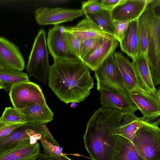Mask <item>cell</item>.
I'll return each mask as SVG.
<instances>
[{
    "label": "cell",
    "instance_id": "obj_1",
    "mask_svg": "<svg viewBox=\"0 0 160 160\" xmlns=\"http://www.w3.org/2000/svg\"><path fill=\"white\" fill-rule=\"evenodd\" d=\"M48 78L49 87L67 104L84 101L94 84L89 68L80 59H54Z\"/></svg>",
    "mask_w": 160,
    "mask_h": 160
},
{
    "label": "cell",
    "instance_id": "obj_2",
    "mask_svg": "<svg viewBox=\"0 0 160 160\" xmlns=\"http://www.w3.org/2000/svg\"><path fill=\"white\" fill-rule=\"evenodd\" d=\"M124 116L119 111L102 107L90 118L83 139L92 160H113L118 137L115 130Z\"/></svg>",
    "mask_w": 160,
    "mask_h": 160
},
{
    "label": "cell",
    "instance_id": "obj_3",
    "mask_svg": "<svg viewBox=\"0 0 160 160\" xmlns=\"http://www.w3.org/2000/svg\"><path fill=\"white\" fill-rule=\"evenodd\" d=\"M142 15L147 24L148 46L147 59L153 82H160V0H151Z\"/></svg>",
    "mask_w": 160,
    "mask_h": 160
},
{
    "label": "cell",
    "instance_id": "obj_4",
    "mask_svg": "<svg viewBox=\"0 0 160 160\" xmlns=\"http://www.w3.org/2000/svg\"><path fill=\"white\" fill-rule=\"evenodd\" d=\"M50 65L48 60L46 34L41 29L35 38L26 67L30 77H33L40 82L45 84Z\"/></svg>",
    "mask_w": 160,
    "mask_h": 160
},
{
    "label": "cell",
    "instance_id": "obj_5",
    "mask_svg": "<svg viewBox=\"0 0 160 160\" xmlns=\"http://www.w3.org/2000/svg\"><path fill=\"white\" fill-rule=\"evenodd\" d=\"M132 143L145 160H160V129L147 122L135 132Z\"/></svg>",
    "mask_w": 160,
    "mask_h": 160
},
{
    "label": "cell",
    "instance_id": "obj_6",
    "mask_svg": "<svg viewBox=\"0 0 160 160\" xmlns=\"http://www.w3.org/2000/svg\"><path fill=\"white\" fill-rule=\"evenodd\" d=\"M42 125L25 123L0 139V156L21 146L36 143L45 135Z\"/></svg>",
    "mask_w": 160,
    "mask_h": 160
},
{
    "label": "cell",
    "instance_id": "obj_7",
    "mask_svg": "<svg viewBox=\"0 0 160 160\" xmlns=\"http://www.w3.org/2000/svg\"><path fill=\"white\" fill-rule=\"evenodd\" d=\"M113 53H111L94 71L97 90L99 91L103 90L127 94Z\"/></svg>",
    "mask_w": 160,
    "mask_h": 160
},
{
    "label": "cell",
    "instance_id": "obj_8",
    "mask_svg": "<svg viewBox=\"0 0 160 160\" xmlns=\"http://www.w3.org/2000/svg\"><path fill=\"white\" fill-rule=\"evenodd\" d=\"M128 95L147 122L158 126L160 122L159 88L154 93L140 88L128 93Z\"/></svg>",
    "mask_w": 160,
    "mask_h": 160
},
{
    "label": "cell",
    "instance_id": "obj_9",
    "mask_svg": "<svg viewBox=\"0 0 160 160\" xmlns=\"http://www.w3.org/2000/svg\"><path fill=\"white\" fill-rule=\"evenodd\" d=\"M9 95L13 107L18 110L32 103H47L40 86L30 81L13 86Z\"/></svg>",
    "mask_w": 160,
    "mask_h": 160
},
{
    "label": "cell",
    "instance_id": "obj_10",
    "mask_svg": "<svg viewBox=\"0 0 160 160\" xmlns=\"http://www.w3.org/2000/svg\"><path fill=\"white\" fill-rule=\"evenodd\" d=\"M84 14L81 9L41 7L35 12L37 23L40 25L59 24L74 20Z\"/></svg>",
    "mask_w": 160,
    "mask_h": 160
},
{
    "label": "cell",
    "instance_id": "obj_11",
    "mask_svg": "<svg viewBox=\"0 0 160 160\" xmlns=\"http://www.w3.org/2000/svg\"><path fill=\"white\" fill-rule=\"evenodd\" d=\"M47 44L53 59H79L69 50L65 37V27L55 25L48 31Z\"/></svg>",
    "mask_w": 160,
    "mask_h": 160
},
{
    "label": "cell",
    "instance_id": "obj_12",
    "mask_svg": "<svg viewBox=\"0 0 160 160\" xmlns=\"http://www.w3.org/2000/svg\"><path fill=\"white\" fill-rule=\"evenodd\" d=\"M151 0H124L111 12L112 20L132 21L138 19Z\"/></svg>",
    "mask_w": 160,
    "mask_h": 160
},
{
    "label": "cell",
    "instance_id": "obj_13",
    "mask_svg": "<svg viewBox=\"0 0 160 160\" xmlns=\"http://www.w3.org/2000/svg\"><path fill=\"white\" fill-rule=\"evenodd\" d=\"M100 99L102 107L119 111L124 115L132 113L138 110L128 94L101 90Z\"/></svg>",
    "mask_w": 160,
    "mask_h": 160
},
{
    "label": "cell",
    "instance_id": "obj_14",
    "mask_svg": "<svg viewBox=\"0 0 160 160\" xmlns=\"http://www.w3.org/2000/svg\"><path fill=\"white\" fill-rule=\"evenodd\" d=\"M0 65L4 69L22 71L25 62L19 49L7 39L0 36Z\"/></svg>",
    "mask_w": 160,
    "mask_h": 160
},
{
    "label": "cell",
    "instance_id": "obj_15",
    "mask_svg": "<svg viewBox=\"0 0 160 160\" xmlns=\"http://www.w3.org/2000/svg\"><path fill=\"white\" fill-rule=\"evenodd\" d=\"M113 55L128 94L141 88L132 62L119 51L114 52Z\"/></svg>",
    "mask_w": 160,
    "mask_h": 160
},
{
    "label": "cell",
    "instance_id": "obj_16",
    "mask_svg": "<svg viewBox=\"0 0 160 160\" xmlns=\"http://www.w3.org/2000/svg\"><path fill=\"white\" fill-rule=\"evenodd\" d=\"M119 43L114 38L106 39L82 61L89 68L95 71L111 53L115 52Z\"/></svg>",
    "mask_w": 160,
    "mask_h": 160
},
{
    "label": "cell",
    "instance_id": "obj_17",
    "mask_svg": "<svg viewBox=\"0 0 160 160\" xmlns=\"http://www.w3.org/2000/svg\"><path fill=\"white\" fill-rule=\"evenodd\" d=\"M65 30L73 34L81 42L93 38H114L112 35L98 28L86 18L75 26L65 27Z\"/></svg>",
    "mask_w": 160,
    "mask_h": 160
},
{
    "label": "cell",
    "instance_id": "obj_18",
    "mask_svg": "<svg viewBox=\"0 0 160 160\" xmlns=\"http://www.w3.org/2000/svg\"><path fill=\"white\" fill-rule=\"evenodd\" d=\"M19 110L25 115L26 123L45 124L52 121L54 116L47 103H32Z\"/></svg>",
    "mask_w": 160,
    "mask_h": 160
},
{
    "label": "cell",
    "instance_id": "obj_19",
    "mask_svg": "<svg viewBox=\"0 0 160 160\" xmlns=\"http://www.w3.org/2000/svg\"><path fill=\"white\" fill-rule=\"evenodd\" d=\"M132 60L141 88L147 92L155 93L157 90L152 82L147 58L143 55H138Z\"/></svg>",
    "mask_w": 160,
    "mask_h": 160
},
{
    "label": "cell",
    "instance_id": "obj_20",
    "mask_svg": "<svg viewBox=\"0 0 160 160\" xmlns=\"http://www.w3.org/2000/svg\"><path fill=\"white\" fill-rule=\"evenodd\" d=\"M138 19L131 22L123 39L119 43L122 51L132 59L139 55Z\"/></svg>",
    "mask_w": 160,
    "mask_h": 160
},
{
    "label": "cell",
    "instance_id": "obj_21",
    "mask_svg": "<svg viewBox=\"0 0 160 160\" xmlns=\"http://www.w3.org/2000/svg\"><path fill=\"white\" fill-rule=\"evenodd\" d=\"M40 145L37 142L21 146L0 156V160H36L40 154Z\"/></svg>",
    "mask_w": 160,
    "mask_h": 160
},
{
    "label": "cell",
    "instance_id": "obj_22",
    "mask_svg": "<svg viewBox=\"0 0 160 160\" xmlns=\"http://www.w3.org/2000/svg\"><path fill=\"white\" fill-rule=\"evenodd\" d=\"M147 122H148L145 118L138 117L134 113L125 115L120 126L116 129L115 134L125 138L132 142L136 132Z\"/></svg>",
    "mask_w": 160,
    "mask_h": 160
},
{
    "label": "cell",
    "instance_id": "obj_23",
    "mask_svg": "<svg viewBox=\"0 0 160 160\" xmlns=\"http://www.w3.org/2000/svg\"><path fill=\"white\" fill-rule=\"evenodd\" d=\"M113 160H145L129 140L118 135Z\"/></svg>",
    "mask_w": 160,
    "mask_h": 160
},
{
    "label": "cell",
    "instance_id": "obj_24",
    "mask_svg": "<svg viewBox=\"0 0 160 160\" xmlns=\"http://www.w3.org/2000/svg\"><path fill=\"white\" fill-rule=\"evenodd\" d=\"M111 12L101 9L96 12L84 15L86 18L98 28L113 36L114 28Z\"/></svg>",
    "mask_w": 160,
    "mask_h": 160
},
{
    "label": "cell",
    "instance_id": "obj_25",
    "mask_svg": "<svg viewBox=\"0 0 160 160\" xmlns=\"http://www.w3.org/2000/svg\"><path fill=\"white\" fill-rule=\"evenodd\" d=\"M29 81L27 74L22 71L6 69L0 70V82L6 92L9 91L16 84Z\"/></svg>",
    "mask_w": 160,
    "mask_h": 160
},
{
    "label": "cell",
    "instance_id": "obj_26",
    "mask_svg": "<svg viewBox=\"0 0 160 160\" xmlns=\"http://www.w3.org/2000/svg\"><path fill=\"white\" fill-rule=\"evenodd\" d=\"M139 55L147 58L148 46V32L146 21L142 15L138 19Z\"/></svg>",
    "mask_w": 160,
    "mask_h": 160
},
{
    "label": "cell",
    "instance_id": "obj_27",
    "mask_svg": "<svg viewBox=\"0 0 160 160\" xmlns=\"http://www.w3.org/2000/svg\"><path fill=\"white\" fill-rule=\"evenodd\" d=\"M0 119L4 122L8 123H26V117L24 114L20 110L11 107L5 108L0 117Z\"/></svg>",
    "mask_w": 160,
    "mask_h": 160
},
{
    "label": "cell",
    "instance_id": "obj_28",
    "mask_svg": "<svg viewBox=\"0 0 160 160\" xmlns=\"http://www.w3.org/2000/svg\"><path fill=\"white\" fill-rule=\"evenodd\" d=\"M104 38H97L84 40L81 43V57L82 60L92 52L106 39Z\"/></svg>",
    "mask_w": 160,
    "mask_h": 160
},
{
    "label": "cell",
    "instance_id": "obj_29",
    "mask_svg": "<svg viewBox=\"0 0 160 160\" xmlns=\"http://www.w3.org/2000/svg\"><path fill=\"white\" fill-rule=\"evenodd\" d=\"M65 37L70 51L76 57L81 59V43L73 34L65 30Z\"/></svg>",
    "mask_w": 160,
    "mask_h": 160
},
{
    "label": "cell",
    "instance_id": "obj_30",
    "mask_svg": "<svg viewBox=\"0 0 160 160\" xmlns=\"http://www.w3.org/2000/svg\"><path fill=\"white\" fill-rule=\"evenodd\" d=\"M44 149L43 154L49 156H58L62 155L63 148L50 142L45 135L39 139Z\"/></svg>",
    "mask_w": 160,
    "mask_h": 160
},
{
    "label": "cell",
    "instance_id": "obj_31",
    "mask_svg": "<svg viewBox=\"0 0 160 160\" xmlns=\"http://www.w3.org/2000/svg\"><path fill=\"white\" fill-rule=\"evenodd\" d=\"M131 21L112 20L114 38L120 43L123 38L128 28Z\"/></svg>",
    "mask_w": 160,
    "mask_h": 160
},
{
    "label": "cell",
    "instance_id": "obj_32",
    "mask_svg": "<svg viewBox=\"0 0 160 160\" xmlns=\"http://www.w3.org/2000/svg\"><path fill=\"white\" fill-rule=\"evenodd\" d=\"M81 9L85 14L96 12L102 8L99 0H90L82 2Z\"/></svg>",
    "mask_w": 160,
    "mask_h": 160
},
{
    "label": "cell",
    "instance_id": "obj_33",
    "mask_svg": "<svg viewBox=\"0 0 160 160\" xmlns=\"http://www.w3.org/2000/svg\"><path fill=\"white\" fill-rule=\"evenodd\" d=\"M23 123H11L4 122L0 119V139L8 135Z\"/></svg>",
    "mask_w": 160,
    "mask_h": 160
},
{
    "label": "cell",
    "instance_id": "obj_34",
    "mask_svg": "<svg viewBox=\"0 0 160 160\" xmlns=\"http://www.w3.org/2000/svg\"><path fill=\"white\" fill-rule=\"evenodd\" d=\"M124 0H99L102 9L111 11Z\"/></svg>",
    "mask_w": 160,
    "mask_h": 160
},
{
    "label": "cell",
    "instance_id": "obj_35",
    "mask_svg": "<svg viewBox=\"0 0 160 160\" xmlns=\"http://www.w3.org/2000/svg\"><path fill=\"white\" fill-rule=\"evenodd\" d=\"M38 160H72L68 156L63 154L58 156H49L40 153Z\"/></svg>",
    "mask_w": 160,
    "mask_h": 160
},
{
    "label": "cell",
    "instance_id": "obj_36",
    "mask_svg": "<svg viewBox=\"0 0 160 160\" xmlns=\"http://www.w3.org/2000/svg\"><path fill=\"white\" fill-rule=\"evenodd\" d=\"M42 127L45 132V135L46 136L48 140L52 143L60 146L59 144L53 138L45 124H42Z\"/></svg>",
    "mask_w": 160,
    "mask_h": 160
},
{
    "label": "cell",
    "instance_id": "obj_37",
    "mask_svg": "<svg viewBox=\"0 0 160 160\" xmlns=\"http://www.w3.org/2000/svg\"><path fill=\"white\" fill-rule=\"evenodd\" d=\"M76 106V103L72 102L70 105L71 107L73 108H75Z\"/></svg>",
    "mask_w": 160,
    "mask_h": 160
},
{
    "label": "cell",
    "instance_id": "obj_38",
    "mask_svg": "<svg viewBox=\"0 0 160 160\" xmlns=\"http://www.w3.org/2000/svg\"><path fill=\"white\" fill-rule=\"evenodd\" d=\"M4 89V87L3 84L0 82V89Z\"/></svg>",
    "mask_w": 160,
    "mask_h": 160
},
{
    "label": "cell",
    "instance_id": "obj_39",
    "mask_svg": "<svg viewBox=\"0 0 160 160\" xmlns=\"http://www.w3.org/2000/svg\"><path fill=\"white\" fill-rule=\"evenodd\" d=\"M4 68L1 65H0V70L4 69Z\"/></svg>",
    "mask_w": 160,
    "mask_h": 160
}]
</instances>
